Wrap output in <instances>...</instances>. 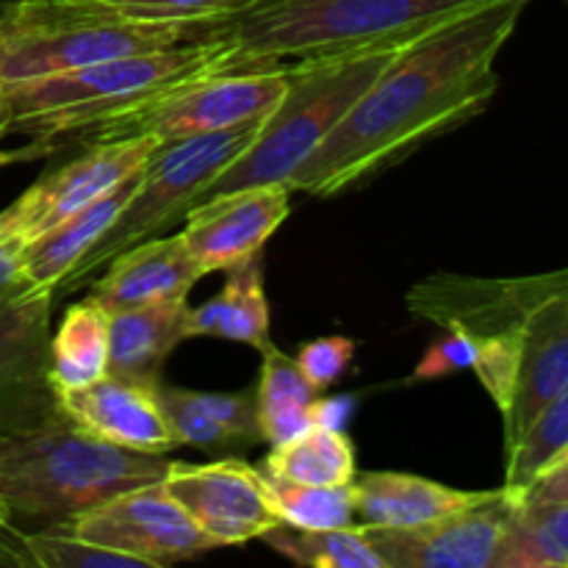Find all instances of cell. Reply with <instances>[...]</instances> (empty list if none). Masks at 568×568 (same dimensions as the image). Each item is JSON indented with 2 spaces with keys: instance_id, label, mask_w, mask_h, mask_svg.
Returning <instances> with one entry per match:
<instances>
[{
  "instance_id": "obj_31",
  "label": "cell",
  "mask_w": 568,
  "mask_h": 568,
  "mask_svg": "<svg viewBox=\"0 0 568 568\" xmlns=\"http://www.w3.org/2000/svg\"><path fill=\"white\" fill-rule=\"evenodd\" d=\"M159 399L181 447L189 444V447L205 449V453H239L242 449V444L220 422L211 419L209 410L200 405L197 392L170 388L159 383Z\"/></svg>"
},
{
  "instance_id": "obj_40",
  "label": "cell",
  "mask_w": 568,
  "mask_h": 568,
  "mask_svg": "<svg viewBox=\"0 0 568 568\" xmlns=\"http://www.w3.org/2000/svg\"><path fill=\"white\" fill-rule=\"evenodd\" d=\"M44 148H50V144H42L37 142L31 150H20V153H0V164H11V161H22V159H33V155L42 153Z\"/></svg>"
},
{
  "instance_id": "obj_8",
  "label": "cell",
  "mask_w": 568,
  "mask_h": 568,
  "mask_svg": "<svg viewBox=\"0 0 568 568\" xmlns=\"http://www.w3.org/2000/svg\"><path fill=\"white\" fill-rule=\"evenodd\" d=\"M286 87L288 67L255 61V64L200 78V81L166 94L150 109L133 114L131 120L120 122L100 139L144 133V136H153L155 142L164 144L205 136V133L261 125L281 103ZM100 139H94V142H100Z\"/></svg>"
},
{
  "instance_id": "obj_14",
  "label": "cell",
  "mask_w": 568,
  "mask_h": 568,
  "mask_svg": "<svg viewBox=\"0 0 568 568\" xmlns=\"http://www.w3.org/2000/svg\"><path fill=\"white\" fill-rule=\"evenodd\" d=\"M568 270L536 277H460L438 272L408 292L410 314L444 331H466L475 338L521 325L527 311L566 281Z\"/></svg>"
},
{
  "instance_id": "obj_32",
  "label": "cell",
  "mask_w": 568,
  "mask_h": 568,
  "mask_svg": "<svg viewBox=\"0 0 568 568\" xmlns=\"http://www.w3.org/2000/svg\"><path fill=\"white\" fill-rule=\"evenodd\" d=\"M519 327L521 325L477 338L480 349H477V361L475 366H471V372H475L477 381L483 383L488 397L494 399L499 414H503L505 405H508L510 392H514L516 383V369H519Z\"/></svg>"
},
{
  "instance_id": "obj_16",
  "label": "cell",
  "mask_w": 568,
  "mask_h": 568,
  "mask_svg": "<svg viewBox=\"0 0 568 568\" xmlns=\"http://www.w3.org/2000/svg\"><path fill=\"white\" fill-rule=\"evenodd\" d=\"M568 386V275L525 314L519 327V369L503 410L505 453L525 436L544 405Z\"/></svg>"
},
{
  "instance_id": "obj_2",
  "label": "cell",
  "mask_w": 568,
  "mask_h": 568,
  "mask_svg": "<svg viewBox=\"0 0 568 568\" xmlns=\"http://www.w3.org/2000/svg\"><path fill=\"white\" fill-rule=\"evenodd\" d=\"M244 64L255 61H244L225 33H214L178 48L122 55L0 87L11 109V133H26L42 144L64 136H89L94 142L166 94Z\"/></svg>"
},
{
  "instance_id": "obj_36",
  "label": "cell",
  "mask_w": 568,
  "mask_h": 568,
  "mask_svg": "<svg viewBox=\"0 0 568 568\" xmlns=\"http://www.w3.org/2000/svg\"><path fill=\"white\" fill-rule=\"evenodd\" d=\"M477 338L466 331H447V336L430 344L425 358L416 364L414 381H442V377L458 375L475 366Z\"/></svg>"
},
{
  "instance_id": "obj_43",
  "label": "cell",
  "mask_w": 568,
  "mask_h": 568,
  "mask_svg": "<svg viewBox=\"0 0 568 568\" xmlns=\"http://www.w3.org/2000/svg\"><path fill=\"white\" fill-rule=\"evenodd\" d=\"M9 519H11V510L6 508V503L0 499V541H3V536L9 532Z\"/></svg>"
},
{
  "instance_id": "obj_35",
  "label": "cell",
  "mask_w": 568,
  "mask_h": 568,
  "mask_svg": "<svg viewBox=\"0 0 568 568\" xmlns=\"http://www.w3.org/2000/svg\"><path fill=\"white\" fill-rule=\"evenodd\" d=\"M200 405L209 410V416L214 422H220L239 444L242 449L255 447L258 442H264L258 427V408H255V394L239 392V394H205L197 392Z\"/></svg>"
},
{
  "instance_id": "obj_17",
  "label": "cell",
  "mask_w": 568,
  "mask_h": 568,
  "mask_svg": "<svg viewBox=\"0 0 568 568\" xmlns=\"http://www.w3.org/2000/svg\"><path fill=\"white\" fill-rule=\"evenodd\" d=\"M59 408L103 442L150 455L181 447L166 422L159 386L105 375L92 386L59 392Z\"/></svg>"
},
{
  "instance_id": "obj_10",
  "label": "cell",
  "mask_w": 568,
  "mask_h": 568,
  "mask_svg": "<svg viewBox=\"0 0 568 568\" xmlns=\"http://www.w3.org/2000/svg\"><path fill=\"white\" fill-rule=\"evenodd\" d=\"M50 288L22 286L0 297V438L22 436L59 414L50 381Z\"/></svg>"
},
{
  "instance_id": "obj_42",
  "label": "cell",
  "mask_w": 568,
  "mask_h": 568,
  "mask_svg": "<svg viewBox=\"0 0 568 568\" xmlns=\"http://www.w3.org/2000/svg\"><path fill=\"white\" fill-rule=\"evenodd\" d=\"M17 0H0V44H3V33H6V22H9L11 9H14Z\"/></svg>"
},
{
  "instance_id": "obj_9",
  "label": "cell",
  "mask_w": 568,
  "mask_h": 568,
  "mask_svg": "<svg viewBox=\"0 0 568 568\" xmlns=\"http://www.w3.org/2000/svg\"><path fill=\"white\" fill-rule=\"evenodd\" d=\"M70 525L81 538L125 555L142 568H164L216 549L161 480L103 499L70 516Z\"/></svg>"
},
{
  "instance_id": "obj_18",
  "label": "cell",
  "mask_w": 568,
  "mask_h": 568,
  "mask_svg": "<svg viewBox=\"0 0 568 568\" xmlns=\"http://www.w3.org/2000/svg\"><path fill=\"white\" fill-rule=\"evenodd\" d=\"M200 277L203 272L181 233L150 236L114 255L105 264L103 281L94 283L89 297L114 314V311L142 308L166 300H186Z\"/></svg>"
},
{
  "instance_id": "obj_34",
  "label": "cell",
  "mask_w": 568,
  "mask_h": 568,
  "mask_svg": "<svg viewBox=\"0 0 568 568\" xmlns=\"http://www.w3.org/2000/svg\"><path fill=\"white\" fill-rule=\"evenodd\" d=\"M355 355V342L347 336H322L305 342L297 353V366L316 392H327L347 372Z\"/></svg>"
},
{
  "instance_id": "obj_41",
  "label": "cell",
  "mask_w": 568,
  "mask_h": 568,
  "mask_svg": "<svg viewBox=\"0 0 568 568\" xmlns=\"http://www.w3.org/2000/svg\"><path fill=\"white\" fill-rule=\"evenodd\" d=\"M6 133H11V109L3 87H0V136H6Z\"/></svg>"
},
{
  "instance_id": "obj_11",
  "label": "cell",
  "mask_w": 568,
  "mask_h": 568,
  "mask_svg": "<svg viewBox=\"0 0 568 568\" xmlns=\"http://www.w3.org/2000/svg\"><path fill=\"white\" fill-rule=\"evenodd\" d=\"M519 499V491L499 486L480 491L475 503L427 525L408 530H361L386 568H497Z\"/></svg>"
},
{
  "instance_id": "obj_24",
  "label": "cell",
  "mask_w": 568,
  "mask_h": 568,
  "mask_svg": "<svg viewBox=\"0 0 568 568\" xmlns=\"http://www.w3.org/2000/svg\"><path fill=\"white\" fill-rule=\"evenodd\" d=\"M320 392L300 372L297 361L272 344L261 353V375L255 388V408L264 442L272 447L292 442L314 425V403Z\"/></svg>"
},
{
  "instance_id": "obj_1",
  "label": "cell",
  "mask_w": 568,
  "mask_h": 568,
  "mask_svg": "<svg viewBox=\"0 0 568 568\" xmlns=\"http://www.w3.org/2000/svg\"><path fill=\"white\" fill-rule=\"evenodd\" d=\"M532 0H491L416 37L288 178V192L336 197L480 114L497 59Z\"/></svg>"
},
{
  "instance_id": "obj_23",
  "label": "cell",
  "mask_w": 568,
  "mask_h": 568,
  "mask_svg": "<svg viewBox=\"0 0 568 568\" xmlns=\"http://www.w3.org/2000/svg\"><path fill=\"white\" fill-rule=\"evenodd\" d=\"M111 311L94 297L70 305L50 333V381L55 392L92 386L109 375Z\"/></svg>"
},
{
  "instance_id": "obj_13",
  "label": "cell",
  "mask_w": 568,
  "mask_h": 568,
  "mask_svg": "<svg viewBox=\"0 0 568 568\" xmlns=\"http://www.w3.org/2000/svg\"><path fill=\"white\" fill-rule=\"evenodd\" d=\"M155 148L159 142L144 133L100 139L78 159L39 178L33 186H28V192H22L11 203V211L26 231L28 242L136 175Z\"/></svg>"
},
{
  "instance_id": "obj_29",
  "label": "cell",
  "mask_w": 568,
  "mask_h": 568,
  "mask_svg": "<svg viewBox=\"0 0 568 568\" xmlns=\"http://www.w3.org/2000/svg\"><path fill=\"white\" fill-rule=\"evenodd\" d=\"M568 449V386L544 405L525 436L505 453V483L510 491H525L532 477Z\"/></svg>"
},
{
  "instance_id": "obj_5",
  "label": "cell",
  "mask_w": 568,
  "mask_h": 568,
  "mask_svg": "<svg viewBox=\"0 0 568 568\" xmlns=\"http://www.w3.org/2000/svg\"><path fill=\"white\" fill-rule=\"evenodd\" d=\"M222 22L148 20L109 0H17L0 44V83L178 48L222 33Z\"/></svg>"
},
{
  "instance_id": "obj_26",
  "label": "cell",
  "mask_w": 568,
  "mask_h": 568,
  "mask_svg": "<svg viewBox=\"0 0 568 568\" xmlns=\"http://www.w3.org/2000/svg\"><path fill=\"white\" fill-rule=\"evenodd\" d=\"M497 568H568V503L519 499Z\"/></svg>"
},
{
  "instance_id": "obj_22",
  "label": "cell",
  "mask_w": 568,
  "mask_h": 568,
  "mask_svg": "<svg viewBox=\"0 0 568 568\" xmlns=\"http://www.w3.org/2000/svg\"><path fill=\"white\" fill-rule=\"evenodd\" d=\"M186 336L227 338V342L247 344L258 353L272 347L261 255L227 270L225 286L200 308H189Z\"/></svg>"
},
{
  "instance_id": "obj_28",
  "label": "cell",
  "mask_w": 568,
  "mask_h": 568,
  "mask_svg": "<svg viewBox=\"0 0 568 568\" xmlns=\"http://www.w3.org/2000/svg\"><path fill=\"white\" fill-rule=\"evenodd\" d=\"M264 483L281 525L297 527V530H342V527L358 525L353 483L349 486H300V483L272 475H264Z\"/></svg>"
},
{
  "instance_id": "obj_3",
  "label": "cell",
  "mask_w": 568,
  "mask_h": 568,
  "mask_svg": "<svg viewBox=\"0 0 568 568\" xmlns=\"http://www.w3.org/2000/svg\"><path fill=\"white\" fill-rule=\"evenodd\" d=\"M414 39L366 44L288 64V87L281 103L261 122L253 142L209 183L200 203L266 183L286 186L297 166L325 142L361 94Z\"/></svg>"
},
{
  "instance_id": "obj_15",
  "label": "cell",
  "mask_w": 568,
  "mask_h": 568,
  "mask_svg": "<svg viewBox=\"0 0 568 568\" xmlns=\"http://www.w3.org/2000/svg\"><path fill=\"white\" fill-rule=\"evenodd\" d=\"M288 194L292 192L281 183H266L194 205L181 236L200 272H227L258 258L266 242L286 222Z\"/></svg>"
},
{
  "instance_id": "obj_37",
  "label": "cell",
  "mask_w": 568,
  "mask_h": 568,
  "mask_svg": "<svg viewBox=\"0 0 568 568\" xmlns=\"http://www.w3.org/2000/svg\"><path fill=\"white\" fill-rule=\"evenodd\" d=\"M28 236L17 222L11 205L0 211V297L26 286V253Z\"/></svg>"
},
{
  "instance_id": "obj_12",
  "label": "cell",
  "mask_w": 568,
  "mask_h": 568,
  "mask_svg": "<svg viewBox=\"0 0 568 568\" xmlns=\"http://www.w3.org/2000/svg\"><path fill=\"white\" fill-rule=\"evenodd\" d=\"M161 483L216 547L255 541L281 525L261 469L239 458L200 466L172 460Z\"/></svg>"
},
{
  "instance_id": "obj_19",
  "label": "cell",
  "mask_w": 568,
  "mask_h": 568,
  "mask_svg": "<svg viewBox=\"0 0 568 568\" xmlns=\"http://www.w3.org/2000/svg\"><path fill=\"white\" fill-rule=\"evenodd\" d=\"M353 494L358 527L364 530H408L442 519L480 497V491H460L405 471L355 475Z\"/></svg>"
},
{
  "instance_id": "obj_44",
  "label": "cell",
  "mask_w": 568,
  "mask_h": 568,
  "mask_svg": "<svg viewBox=\"0 0 568 568\" xmlns=\"http://www.w3.org/2000/svg\"><path fill=\"white\" fill-rule=\"evenodd\" d=\"M566 3H568V0H566Z\"/></svg>"
},
{
  "instance_id": "obj_6",
  "label": "cell",
  "mask_w": 568,
  "mask_h": 568,
  "mask_svg": "<svg viewBox=\"0 0 568 568\" xmlns=\"http://www.w3.org/2000/svg\"><path fill=\"white\" fill-rule=\"evenodd\" d=\"M491 0H255L222 22L244 61L281 64L414 39Z\"/></svg>"
},
{
  "instance_id": "obj_25",
  "label": "cell",
  "mask_w": 568,
  "mask_h": 568,
  "mask_svg": "<svg viewBox=\"0 0 568 568\" xmlns=\"http://www.w3.org/2000/svg\"><path fill=\"white\" fill-rule=\"evenodd\" d=\"M261 471L300 486H349L358 475L355 444L344 430L311 425L292 442L272 447Z\"/></svg>"
},
{
  "instance_id": "obj_39",
  "label": "cell",
  "mask_w": 568,
  "mask_h": 568,
  "mask_svg": "<svg viewBox=\"0 0 568 568\" xmlns=\"http://www.w3.org/2000/svg\"><path fill=\"white\" fill-rule=\"evenodd\" d=\"M353 399L336 397V399H316L314 403V425L333 427V430H344L347 419L353 416Z\"/></svg>"
},
{
  "instance_id": "obj_30",
  "label": "cell",
  "mask_w": 568,
  "mask_h": 568,
  "mask_svg": "<svg viewBox=\"0 0 568 568\" xmlns=\"http://www.w3.org/2000/svg\"><path fill=\"white\" fill-rule=\"evenodd\" d=\"M17 549H20V564L42 566V568H142L136 560L116 555L111 549L98 547L72 530L70 519L50 525L39 532L28 536H14Z\"/></svg>"
},
{
  "instance_id": "obj_38",
  "label": "cell",
  "mask_w": 568,
  "mask_h": 568,
  "mask_svg": "<svg viewBox=\"0 0 568 568\" xmlns=\"http://www.w3.org/2000/svg\"><path fill=\"white\" fill-rule=\"evenodd\" d=\"M521 499L530 503H568V449L558 455L549 466H544L530 486L519 491Z\"/></svg>"
},
{
  "instance_id": "obj_33",
  "label": "cell",
  "mask_w": 568,
  "mask_h": 568,
  "mask_svg": "<svg viewBox=\"0 0 568 568\" xmlns=\"http://www.w3.org/2000/svg\"><path fill=\"white\" fill-rule=\"evenodd\" d=\"M125 14L148 20H211L222 22L239 14L255 0H109Z\"/></svg>"
},
{
  "instance_id": "obj_20",
  "label": "cell",
  "mask_w": 568,
  "mask_h": 568,
  "mask_svg": "<svg viewBox=\"0 0 568 568\" xmlns=\"http://www.w3.org/2000/svg\"><path fill=\"white\" fill-rule=\"evenodd\" d=\"M142 170L133 178H128L125 183H120L116 189H111L109 194L94 200L92 205H87V209L78 211V214L61 220L59 225H53L50 231H44L42 236H37L28 244V286L50 288V292L61 288V283L72 275V270L98 247L100 239H103L105 233L111 231V225L120 220L122 209H125V203L131 200V194L136 192Z\"/></svg>"
},
{
  "instance_id": "obj_27",
  "label": "cell",
  "mask_w": 568,
  "mask_h": 568,
  "mask_svg": "<svg viewBox=\"0 0 568 568\" xmlns=\"http://www.w3.org/2000/svg\"><path fill=\"white\" fill-rule=\"evenodd\" d=\"M264 541L277 555L300 566L386 568L358 525L342 527V530H297V527L277 525L266 532Z\"/></svg>"
},
{
  "instance_id": "obj_7",
  "label": "cell",
  "mask_w": 568,
  "mask_h": 568,
  "mask_svg": "<svg viewBox=\"0 0 568 568\" xmlns=\"http://www.w3.org/2000/svg\"><path fill=\"white\" fill-rule=\"evenodd\" d=\"M258 125L236 128V131L205 133V136L164 142L150 153L139 178L136 192L122 209L120 220L111 225L98 242V247L72 270L61 286L75 292L83 286V277L109 264L122 250L133 247L150 236H159L172 222L183 220L200 203L209 183L253 142Z\"/></svg>"
},
{
  "instance_id": "obj_21",
  "label": "cell",
  "mask_w": 568,
  "mask_h": 568,
  "mask_svg": "<svg viewBox=\"0 0 568 568\" xmlns=\"http://www.w3.org/2000/svg\"><path fill=\"white\" fill-rule=\"evenodd\" d=\"M186 300L114 311L109 333V375L159 386L164 361L186 336Z\"/></svg>"
},
{
  "instance_id": "obj_4",
  "label": "cell",
  "mask_w": 568,
  "mask_h": 568,
  "mask_svg": "<svg viewBox=\"0 0 568 568\" xmlns=\"http://www.w3.org/2000/svg\"><path fill=\"white\" fill-rule=\"evenodd\" d=\"M172 458L116 447L64 410L37 430L0 438V499L11 514L70 519L103 499L164 480Z\"/></svg>"
}]
</instances>
